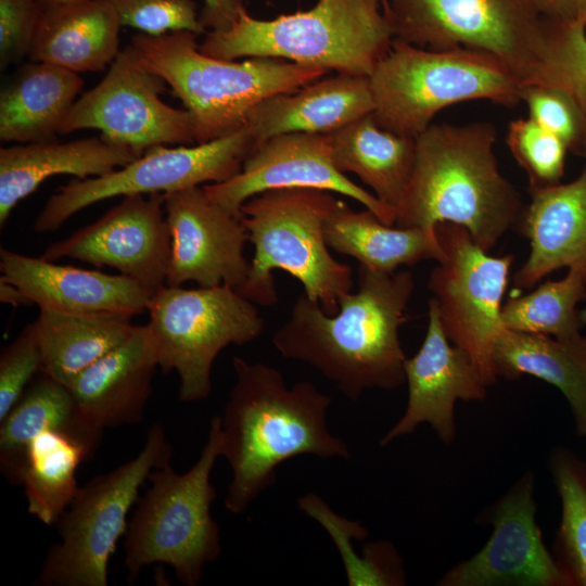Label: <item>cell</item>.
Wrapping results in <instances>:
<instances>
[{
    "mask_svg": "<svg viewBox=\"0 0 586 586\" xmlns=\"http://www.w3.org/2000/svg\"><path fill=\"white\" fill-rule=\"evenodd\" d=\"M413 288L408 270L386 273L359 265L358 289L341 296L334 315L300 294L272 345L282 357L316 368L349 400L366 390L397 388L406 382L399 328Z\"/></svg>",
    "mask_w": 586,
    "mask_h": 586,
    "instance_id": "cell-1",
    "label": "cell"
},
{
    "mask_svg": "<svg viewBox=\"0 0 586 586\" xmlns=\"http://www.w3.org/2000/svg\"><path fill=\"white\" fill-rule=\"evenodd\" d=\"M232 368L235 383L220 416L221 456L231 469L229 512L243 513L293 457L351 458L346 442L328 428L331 396L309 381L288 386L278 369L240 356Z\"/></svg>",
    "mask_w": 586,
    "mask_h": 586,
    "instance_id": "cell-2",
    "label": "cell"
},
{
    "mask_svg": "<svg viewBox=\"0 0 586 586\" xmlns=\"http://www.w3.org/2000/svg\"><path fill=\"white\" fill-rule=\"evenodd\" d=\"M497 131L487 122L431 124L416 138L413 169L396 209V227L435 231L464 228L489 252L520 216L521 199L495 155Z\"/></svg>",
    "mask_w": 586,
    "mask_h": 586,
    "instance_id": "cell-3",
    "label": "cell"
},
{
    "mask_svg": "<svg viewBox=\"0 0 586 586\" xmlns=\"http://www.w3.org/2000/svg\"><path fill=\"white\" fill-rule=\"evenodd\" d=\"M394 40L382 0H318L307 11L258 20L244 8L226 30H209V56L277 58L336 74L369 77Z\"/></svg>",
    "mask_w": 586,
    "mask_h": 586,
    "instance_id": "cell-4",
    "label": "cell"
},
{
    "mask_svg": "<svg viewBox=\"0 0 586 586\" xmlns=\"http://www.w3.org/2000/svg\"><path fill=\"white\" fill-rule=\"evenodd\" d=\"M131 44L192 114L195 144L229 136L263 100L292 92L329 73L277 58L221 60L199 50L188 30L136 34Z\"/></svg>",
    "mask_w": 586,
    "mask_h": 586,
    "instance_id": "cell-5",
    "label": "cell"
},
{
    "mask_svg": "<svg viewBox=\"0 0 586 586\" xmlns=\"http://www.w3.org/2000/svg\"><path fill=\"white\" fill-rule=\"evenodd\" d=\"M339 200L333 192L311 188L269 190L249 199L241 213L254 257L238 292L256 305L276 304L272 271L280 269L296 278L328 315H334L341 296L353 288L351 267L331 255L323 234L324 221Z\"/></svg>",
    "mask_w": 586,
    "mask_h": 586,
    "instance_id": "cell-6",
    "label": "cell"
},
{
    "mask_svg": "<svg viewBox=\"0 0 586 586\" xmlns=\"http://www.w3.org/2000/svg\"><path fill=\"white\" fill-rule=\"evenodd\" d=\"M220 456V416L215 415L201 455L187 472L177 473L169 462L150 473L151 485L138 499L125 533L129 584L143 568L161 563L170 565L183 585L196 586L204 566L218 559L221 537L211 514L217 496L211 473Z\"/></svg>",
    "mask_w": 586,
    "mask_h": 586,
    "instance_id": "cell-7",
    "label": "cell"
},
{
    "mask_svg": "<svg viewBox=\"0 0 586 586\" xmlns=\"http://www.w3.org/2000/svg\"><path fill=\"white\" fill-rule=\"evenodd\" d=\"M378 125L417 138L442 110L487 100L513 107L523 80L497 56L473 49L431 50L394 39L369 76Z\"/></svg>",
    "mask_w": 586,
    "mask_h": 586,
    "instance_id": "cell-8",
    "label": "cell"
},
{
    "mask_svg": "<svg viewBox=\"0 0 586 586\" xmlns=\"http://www.w3.org/2000/svg\"><path fill=\"white\" fill-rule=\"evenodd\" d=\"M171 456L165 430L155 423L136 457L79 486L54 524L61 539L49 548L34 584L107 586L110 559L127 531V514L139 489Z\"/></svg>",
    "mask_w": 586,
    "mask_h": 586,
    "instance_id": "cell-9",
    "label": "cell"
},
{
    "mask_svg": "<svg viewBox=\"0 0 586 586\" xmlns=\"http://www.w3.org/2000/svg\"><path fill=\"white\" fill-rule=\"evenodd\" d=\"M146 311L158 368L163 373L177 372L178 398L183 403L206 399L218 354L229 345L258 339L265 324L256 304L228 285L165 284L151 296Z\"/></svg>",
    "mask_w": 586,
    "mask_h": 586,
    "instance_id": "cell-10",
    "label": "cell"
},
{
    "mask_svg": "<svg viewBox=\"0 0 586 586\" xmlns=\"http://www.w3.org/2000/svg\"><path fill=\"white\" fill-rule=\"evenodd\" d=\"M394 39L431 50L467 48L532 81L545 52L543 18L530 0H387Z\"/></svg>",
    "mask_w": 586,
    "mask_h": 586,
    "instance_id": "cell-11",
    "label": "cell"
},
{
    "mask_svg": "<svg viewBox=\"0 0 586 586\" xmlns=\"http://www.w3.org/2000/svg\"><path fill=\"white\" fill-rule=\"evenodd\" d=\"M257 140L245 125L201 144L153 146L129 164L105 175L74 178L47 200L34 221L37 233L59 230L81 209L114 196L167 194L227 181L243 167Z\"/></svg>",
    "mask_w": 586,
    "mask_h": 586,
    "instance_id": "cell-12",
    "label": "cell"
},
{
    "mask_svg": "<svg viewBox=\"0 0 586 586\" xmlns=\"http://www.w3.org/2000/svg\"><path fill=\"white\" fill-rule=\"evenodd\" d=\"M435 230L443 256L428 286L447 337L470 355L489 386L497 378L493 352L504 329L502 298L513 255H489L458 225L443 222Z\"/></svg>",
    "mask_w": 586,
    "mask_h": 586,
    "instance_id": "cell-13",
    "label": "cell"
},
{
    "mask_svg": "<svg viewBox=\"0 0 586 586\" xmlns=\"http://www.w3.org/2000/svg\"><path fill=\"white\" fill-rule=\"evenodd\" d=\"M166 85L130 43L119 51L103 79L75 101L59 135L97 129L105 140L140 155L158 145L195 144L192 114L161 98Z\"/></svg>",
    "mask_w": 586,
    "mask_h": 586,
    "instance_id": "cell-14",
    "label": "cell"
},
{
    "mask_svg": "<svg viewBox=\"0 0 586 586\" xmlns=\"http://www.w3.org/2000/svg\"><path fill=\"white\" fill-rule=\"evenodd\" d=\"M164 201L161 193L125 195L95 221L48 245L41 257L114 268L153 295L166 284L171 255Z\"/></svg>",
    "mask_w": 586,
    "mask_h": 586,
    "instance_id": "cell-15",
    "label": "cell"
},
{
    "mask_svg": "<svg viewBox=\"0 0 586 586\" xmlns=\"http://www.w3.org/2000/svg\"><path fill=\"white\" fill-rule=\"evenodd\" d=\"M311 188L348 196L394 226L395 212L339 171L332 163L327 133L290 132L268 138L253 149L239 174L203 186L208 198L230 214L252 196L269 190Z\"/></svg>",
    "mask_w": 586,
    "mask_h": 586,
    "instance_id": "cell-16",
    "label": "cell"
},
{
    "mask_svg": "<svg viewBox=\"0 0 586 586\" xmlns=\"http://www.w3.org/2000/svg\"><path fill=\"white\" fill-rule=\"evenodd\" d=\"M171 255L166 285H228L239 291L250 263L243 254L249 232L242 221L212 201L203 186L164 194Z\"/></svg>",
    "mask_w": 586,
    "mask_h": 586,
    "instance_id": "cell-17",
    "label": "cell"
},
{
    "mask_svg": "<svg viewBox=\"0 0 586 586\" xmlns=\"http://www.w3.org/2000/svg\"><path fill=\"white\" fill-rule=\"evenodd\" d=\"M408 402L404 415L380 444L412 433L428 422L445 443L455 435L454 408L458 399L480 400L487 384L470 355L447 337L433 298L429 301V323L417 354L405 361Z\"/></svg>",
    "mask_w": 586,
    "mask_h": 586,
    "instance_id": "cell-18",
    "label": "cell"
},
{
    "mask_svg": "<svg viewBox=\"0 0 586 586\" xmlns=\"http://www.w3.org/2000/svg\"><path fill=\"white\" fill-rule=\"evenodd\" d=\"M535 510L531 480L525 479L498 505L493 517L494 532L482 550L455 566L440 584L572 585L543 544Z\"/></svg>",
    "mask_w": 586,
    "mask_h": 586,
    "instance_id": "cell-19",
    "label": "cell"
},
{
    "mask_svg": "<svg viewBox=\"0 0 586 586\" xmlns=\"http://www.w3.org/2000/svg\"><path fill=\"white\" fill-rule=\"evenodd\" d=\"M1 278L20 286L39 309L62 313H116L137 316L148 310L151 294L124 275L58 265L8 249L0 250Z\"/></svg>",
    "mask_w": 586,
    "mask_h": 586,
    "instance_id": "cell-20",
    "label": "cell"
},
{
    "mask_svg": "<svg viewBox=\"0 0 586 586\" xmlns=\"http://www.w3.org/2000/svg\"><path fill=\"white\" fill-rule=\"evenodd\" d=\"M158 368L149 327L135 326L128 337L84 370L67 387L80 410L99 428L139 423Z\"/></svg>",
    "mask_w": 586,
    "mask_h": 586,
    "instance_id": "cell-21",
    "label": "cell"
},
{
    "mask_svg": "<svg viewBox=\"0 0 586 586\" xmlns=\"http://www.w3.org/2000/svg\"><path fill=\"white\" fill-rule=\"evenodd\" d=\"M528 191L521 230L530 241V254L514 273V285L532 288L562 267L586 273V166L568 183Z\"/></svg>",
    "mask_w": 586,
    "mask_h": 586,
    "instance_id": "cell-22",
    "label": "cell"
},
{
    "mask_svg": "<svg viewBox=\"0 0 586 586\" xmlns=\"http://www.w3.org/2000/svg\"><path fill=\"white\" fill-rule=\"evenodd\" d=\"M102 433L80 410L33 436L21 482L29 514L46 525L55 524L79 488L78 467L93 457Z\"/></svg>",
    "mask_w": 586,
    "mask_h": 586,
    "instance_id": "cell-23",
    "label": "cell"
},
{
    "mask_svg": "<svg viewBox=\"0 0 586 586\" xmlns=\"http://www.w3.org/2000/svg\"><path fill=\"white\" fill-rule=\"evenodd\" d=\"M140 156L131 148L102 137L68 142L56 140L16 143L0 149V227L12 211L48 178L72 175L78 179L105 175Z\"/></svg>",
    "mask_w": 586,
    "mask_h": 586,
    "instance_id": "cell-24",
    "label": "cell"
},
{
    "mask_svg": "<svg viewBox=\"0 0 586 586\" xmlns=\"http://www.w3.org/2000/svg\"><path fill=\"white\" fill-rule=\"evenodd\" d=\"M373 111L369 77L336 74L263 100L245 125L259 143L290 132L329 133Z\"/></svg>",
    "mask_w": 586,
    "mask_h": 586,
    "instance_id": "cell-25",
    "label": "cell"
},
{
    "mask_svg": "<svg viewBox=\"0 0 586 586\" xmlns=\"http://www.w3.org/2000/svg\"><path fill=\"white\" fill-rule=\"evenodd\" d=\"M120 20L107 0L44 7L29 60L76 73L100 72L119 53Z\"/></svg>",
    "mask_w": 586,
    "mask_h": 586,
    "instance_id": "cell-26",
    "label": "cell"
},
{
    "mask_svg": "<svg viewBox=\"0 0 586 586\" xmlns=\"http://www.w3.org/2000/svg\"><path fill=\"white\" fill-rule=\"evenodd\" d=\"M84 80L76 72L46 63L20 66L0 92V140L33 143L56 140Z\"/></svg>",
    "mask_w": 586,
    "mask_h": 586,
    "instance_id": "cell-27",
    "label": "cell"
},
{
    "mask_svg": "<svg viewBox=\"0 0 586 586\" xmlns=\"http://www.w3.org/2000/svg\"><path fill=\"white\" fill-rule=\"evenodd\" d=\"M327 135L335 168L356 175L396 214L412 174L416 138L380 127L372 113Z\"/></svg>",
    "mask_w": 586,
    "mask_h": 586,
    "instance_id": "cell-28",
    "label": "cell"
},
{
    "mask_svg": "<svg viewBox=\"0 0 586 586\" xmlns=\"http://www.w3.org/2000/svg\"><path fill=\"white\" fill-rule=\"evenodd\" d=\"M326 243L369 269L393 273L400 266L425 259L440 260L443 250L435 231L418 227H393L371 211L352 209L339 200L323 226Z\"/></svg>",
    "mask_w": 586,
    "mask_h": 586,
    "instance_id": "cell-29",
    "label": "cell"
},
{
    "mask_svg": "<svg viewBox=\"0 0 586 586\" xmlns=\"http://www.w3.org/2000/svg\"><path fill=\"white\" fill-rule=\"evenodd\" d=\"M493 362L497 375L530 374L559 388L570 404L577 433L586 436V336L559 339L504 328Z\"/></svg>",
    "mask_w": 586,
    "mask_h": 586,
    "instance_id": "cell-30",
    "label": "cell"
},
{
    "mask_svg": "<svg viewBox=\"0 0 586 586\" xmlns=\"http://www.w3.org/2000/svg\"><path fill=\"white\" fill-rule=\"evenodd\" d=\"M131 319L116 313L40 309L35 322L42 354L41 372L68 386L128 337L135 327Z\"/></svg>",
    "mask_w": 586,
    "mask_h": 586,
    "instance_id": "cell-31",
    "label": "cell"
},
{
    "mask_svg": "<svg viewBox=\"0 0 586 586\" xmlns=\"http://www.w3.org/2000/svg\"><path fill=\"white\" fill-rule=\"evenodd\" d=\"M79 411L71 390L40 371L0 421V471L5 480L11 485H21L33 436L48 424Z\"/></svg>",
    "mask_w": 586,
    "mask_h": 586,
    "instance_id": "cell-32",
    "label": "cell"
},
{
    "mask_svg": "<svg viewBox=\"0 0 586 586\" xmlns=\"http://www.w3.org/2000/svg\"><path fill=\"white\" fill-rule=\"evenodd\" d=\"M586 298V273L571 267L560 280H548L534 291L507 301L501 308L505 329L571 337L581 334L582 321L576 310L578 302Z\"/></svg>",
    "mask_w": 586,
    "mask_h": 586,
    "instance_id": "cell-33",
    "label": "cell"
},
{
    "mask_svg": "<svg viewBox=\"0 0 586 586\" xmlns=\"http://www.w3.org/2000/svg\"><path fill=\"white\" fill-rule=\"evenodd\" d=\"M545 52L535 78L564 91L574 102L583 125L581 155L586 156V24L543 18Z\"/></svg>",
    "mask_w": 586,
    "mask_h": 586,
    "instance_id": "cell-34",
    "label": "cell"
},
{
    "mask_svg": "<svg viewBox=\"0 0 586 586\" xmlns=\"http://www.w3.org/2000/svg\"><path fill=\"white\" fill-rule=\"evenodd\" d=\"M552 470L562 505L558 563L572 585L586 586V469L572 457L561 455Z\"/></svg>",
    "mask_w": 586,
    "mask_h": 586,
    "instance_id": "cell-35",
    "label": "cell"
},
{
    "mask_svg": "<svg viewBox=\"0 0 586 586\" xmlns=\"http://www.w3.org/2000/svg\"><path fill=\"white\" fill-rule=\"evenodd\" d=\"M507 145L526 173L530 188L560 183L564 174L566 144L532 118H518L508 126Z\"/></svg>",
    "mask_w": 586,
    "mask_h": 586,
    "instance_id": "cell-36",
    "label": "cell"
},
{
    "mask_svg": "<svg viewBox=\"0 0 586 586\" xmlns=\"http://www.w3.org/2000/svg\"><path fill=\"white\" fill-rule=\"evenodd\" d=\"M122 25L148 35L188 30L195 35L206 29L193 0H107Z\"/></svg>",
    "mask_w": 586,
    "mask_h": 586,
    "instance_id": "cell-37",
    "label": "cell"
},
{
    "mask_svg": "<svg viewBox=\"0 0 586 586\" xmlns=\"http://www.w3.org/2000/svg\"><path fill=\"white\" fill-rule=\"evenodd\" d=\"M528 117L560 138L578 155L583 145V125L572 99L561 89L546 84H524L521 90Z\"/></svg>",
    "mask_w": 586,
    "mask_h": 586,
    "instance_id": "cell-38",
    "label": "cell"
},
{
    "mask_svg": "<svg viewBox=\"0 0 586 586\" xmlns=\"http://www.w3.org/2000/svg\"><path fill=\"white\" fill-rule=\"evenodd\" d=\"M42 354L36 322L25 326L0 353V421L41 371Z\"/></svg>",
    "mask_w": 586,
    "mask_h": 586,
    "instance_id": "cell-39",
    "label": "cell"
},
{
    "mask_svg": "<svg viewBox=\"0 0 586 586\" xmlns=\"http://www.w3.org/2000/svg\"><path fill=\"white\" fill-rule=\"evenodd\" d=\"M44 7L39 0H0V67L29 55Z\"/></svg>",
    "mask_w": 586,
    "mask_h": 586,
    "instance_id": "cell-40",
    "label": "cell"
},
{
    "mask_svg": "<svg viewBox=\"0 0 586 586\" xmlns=\"http://www.w3.org/2000/svg\"><path fill=\"white\" fill-rule=\"evenodd\" d=\"M200 22L205 29L226 30L245 8L242 0H203Z\"/></svg>",
    "mask_w": 586,
    "mask_h": 586,
    "instance_id": "cell-41",
    "label": "cell"
},
{
    "mask_svg": "<svg viewBox=\"0 0 586 586\" xmlns=\"http://www.w3.org/2000/svg\"><path fill=\"white\" fill-rule=\"evenodd\" d=\"M542 18L586 24V0H530Z\"/></svg>",
    "mask_w": 586,
    "mask_h": 586,
    "instance_id": "cell-42",
    "label": "cell"
},
{
    "mask_svg": "<svg viewBox=\"0 0 586 586\" xmlns=\"http://www.w3.org/2000/svg\"><path fill=\"white\" fill-rule=\"evenodd\" d=\"M0 302L3 304L17 306H28L33 302L29 296L16 284L0 277Z\"/></svg>",
    "mask_w": 586,
    "mask_h": 586,
    "instance_id": "cell-43",
    "label": "cell"
},
{
    "mask_svg": "<svg viewBox=\"0 0 586 586\" xmlns=\"http://www.w3.org/2000/svg\"><path fill=\"white\" fill-rule=\"evenodd\" d=\"M75 1H81V0H39V2L43 7L55 5L60 3H66V2H75Z\"/></svg>",
    "mask_w": 586,
    "mask_h": 586,
    "instance_id": "cell-44",
    "label": "cell"
},
{
    "mask_svg": "<svg viewBox=\"0 0 586 586\" xmlns=\"http://www.w3.org/2000/svg\"><path fill=\"white\" fill-rule=\"evenodd\" d=\"M579 319L583 324H586V308H584L582 311H579Z\"/></svg>",
    "mask_w": 586,
    "mask_h": 586,
    "instance_id": "cell-45",
    "label": "cell"
},
{
    "mask_svg": "<svg viewBox=\"0 0 586 586\" xmlns=\"http://www.w3.org/2000/svg\"><path fill=\"white\" fill-rule=\"evenodd\" d=\"M382 9H383V12L386 15L387 11H388V2H387V0H382Z\"/></svg>",
    "mask_w": 586,
    "mask_h": 586,
    "instance_id": "cell-46",
    "label": "cell"
}]
</instances>
